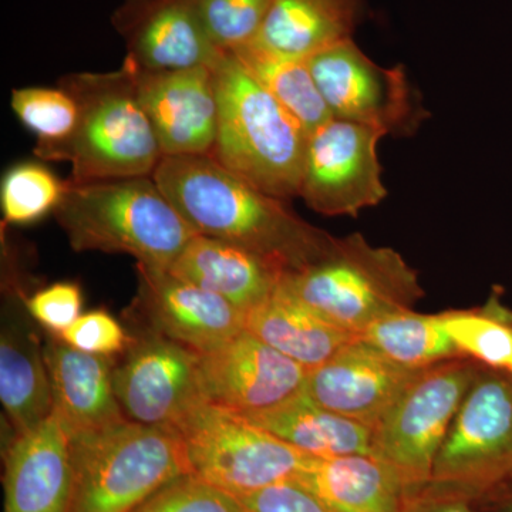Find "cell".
<instances>
[{
	"label": "cell",
	"mask_w": 512,
	"mask_h": 512,
	"mask_svg": "<svg viewBox=\"0 0 512 512\" xmlns=\"http://www.w3.org/2000/svg\"><path fill=\"white\" fill-rule=\"evenodd\" d=\"M3 483L5 512H69L70 434L55 413L10 444Z\"/></svg>",
	"instance_id": "ac0fdd59"
},
{
	"label": "cell",
	"mask_w": 512,
	"mask_h": 512,
	"mask_svg": "<svg viewBox=\"0 0 512 512\" xmlns=\"http://www.w3.org/2000/svg\"><path fill=\"white\" fill-rule=\"evenodd\" d=\"M366 0H274L252 46L274 55L308 59L352 39ZM248 46V45H247Z\"/></svg>",
	"instance_id": "603a6c76"
},
{
	"label": "cell",
	"mask_w": 512,
	"mask_h": 512,
	"mask_svg": "<svg viewBox=\"0 0 512 512\" xmlns=\"http://www.w3.org/2000/svg\"><path fill=\"white\" fill-rule=\"evenodd\" d=\"M55 218L74 251L127 254L168 269L198 232L146 177L66 180Z\"/></svg>",
	"instance_id": "7a4b0ae2"
},
{
	"label": "cell",
	"mask_w": 512,
	"mask_h": 512,
	"mask_svg": "<svg viewBox=\"0 0 512 512\" xmlns=\"http://www.w3.org/2000/svg\"><path fill=\"white\" fill-rule=\"evenodd\" d=\"M474 505L478 512H512V476Z\"/></svg>",
	"instance_id": "8d00e7d4"
},
{
	"label": "cell",
	"mask_w": 512,
	"mask_h": 512,
	"mask_svg": "<svg viewBox=\"0 0 512 512\" xmlns=\"http://www.w3.org/2000/svg\"><path fill=\"white\" fill-rule=\"evenodd\" d=\"M200 375L208 403L249 417L305 392L309 370L245 329L220 348L201 353Z\"/></svg>",
	"instance_id": "4fadbf2b"
},
{
	"label": "cell",
	"mask_w": 512,
	"mask_h": 512,
	"mask_svg": "<svg viewBox=\"0 0 512 512\" xmlns=\"http://www.w3.org/2000/svg\"><path fill=\"white\" fill-rule=\"evenodd\" d=\"M232 53L308 134L333 119L308 60L274 55L252 45L239 47Z\"/></svg>",
	"instance_id": "484cf974"
},
{
	"label": "cell",
	"mask_w": 512,
	"mask_h": 512,
	"mask_svg": "<svg viewBox=\"0 0 512 512\" xmlns=\"http://www.w3.org/2000/svg\"><path fill=\"white\" fill-rule=\"evenodd\" d=\"M133 512H248L235 495L185 474L165 484Z\"/></svg>",
	"instance_id": "1f68e13d"
},
{
	"label": "cell",
	"mask_w": 512,
	"mask_h": 512,
	"mask_svg": "<svg viewBox=\"0 0 512 512\" xmlns=\"http://www.w3.org/2000/svg\"><path fill=\"white\" fill-rule=\"evenodd\" d=\"M59 86L76 100V128L63 143L33 150L37 158L66 161L74 181L153 175L164 154L126 63L114 72L69 74Z\"/></svg>",
	"instance_id": "277c9868"
},
{
	"label": "cell",
	"mask_w": 512,
	"mask_h": 512,
	"mask_svg": "<svg viewBox=\"0 0 512 512\" xmlns=\"http://www.w3.org/2000/svg\"><path fill=\"white\" fill-rule=\"evenodd\" d=\"M296 484L332 512H407L410 490L396 468L370 454L309 458Z\"/></svg>",
	"instance_id": "44dd1931"
},
{
	"label": "cell",
	"mask_w": 512,
	"mask_h": 512,
	"mask_svg": "<svg viewBox=\"0 0 512 512\" xmlns=\"http://www.w3.org/2000/svg\"><path fill=\"white\" fill-rule=\"evenodd\" d=\"M136 308L151 328L197 353L220 348L245 330L247 313L170 269L137 264Z\"/></svg>",
	"instance_id": "9a60e30c"
},
{
	"label": "cell",
	"mask_w": 512,
	"mask_h": 512,
	"mask_svg": "<svg viewBox=\"0 0 512 512\" xmlns=\"http://www.w3.org/2000/svg\"><path fill=\"white\" fill-rule=\"evenodd\" d=\"M168 269L245 313L266 301L288 274L268 256L201 234L191 239Z\"/></svg>",
	"instance_id": "ffe728a7"
},
{
	"label": "cell",
	"mask_w": 512,
	"mask_h": 512,
	"mask_svg": "<svg viewBox=\"0 0 512 512\" xmlns=\"http://www.w3.org/2000/svg\"><path fill=\"white\" fill-rule=\"evenodd\" d=\"M386 134L375 127L330 119L309 133L299 198L326 217H356L387 197L377 156Z\"/></svg>",
	"instance_id": "8fae6325"
},
{
	"label": "cell",
	"mask_w": 512,
	"mask_h": 512,
	"mask_svg": "<svg viewBox=\"0 0 512 512\" xmlns=\"http://www.w3.org/2000/svg\"><path fill=\"white\" fill-rule=\"evenodd\" d=\"M511 476L512 377L483 366L451 423L429 483L413 494L476 503Z\"/></svg>",
	"instance_id": "52a82bcc"
},
{
	"label": "cell",
	"mask_w": 512,
	"mask_h": 512,
	"mask_svg": "<svg viewBox=\"0 0 512 512\" xmlns=\"http://www.w3.org/2000/svg\"><path fill=\"white\" fill-rule=\"evenodd\" d=\"M188 470L241 498L295 480L309 458L238 413L202 403L177 427Z\"/></svg>",
	"instance_id": "ba28073f"
},
{
	"label": "cell",
	"mask_w": 512,
	"mask_h": 512,
	"mask_svg": "<svg viewBox=\"0 0 512 512\" xmlns=\"http://www.w3.org/2000/svg\"><path fill=\"white\" fill-rule=\"evenodd\" d=\"M154 181L192 228L268 256L295 272L322 258L336 237L232 173L211 156H164Z\"/></svg>",
	"instance_id": "6da1fadb"
},
{
	"label": "cell",
	"mask_w": 512,
	"mask_h": 512,
	"mask_svg": "<svg viewBox=\"0 0 512 512\" xmlns=\"http://www.w3.org/2000/svg\"><path fill=\"white\" fill-rule=\"evenodd\" d=\"M45 362L53 393V413L70 437L128 420L114 392L109 357L70 348L62 339L47 340Z\"/></svg>",
	"instance_id": "d6986e66"
},
{
	"label": "cell",
	"mask_w": 512,
	"mask_h": 512,
	"mask_svg": "<svg viewBox=\"0 0 512 512\" xmlns=\"http://www.w3.org/2000/svg\"><path fill=\"white\" fill-rule=\"evenodd\" d=\"M505 372H507L508 375H510L512 377V357H511L510 363H508L507 369H505Z\"/></svg>",
	"instance_id": "74e56055"
},
{
	"label": "cell",
	"mask_w": 512,
	"mask_h": 512,
	"mask_svg": "<svg viewBox=\"0 0 512 512\" xmlns=\"http://www.w3.org/2000/svg\"><path fill=\"white\" fill-rule=\"evenodd\" d=\"M0 399L16 434L36 429L53 413V393L39 338L15 313L3 320Z\"/></svg>",
	"instance_id": "cb8c5ba5"
},
{
	"label": "cell",
	"mask_w": 512,
	"mask_h": 512,
	"mask_svg": "<svg viewBox=\"0 0 512 512\" xmlns=\"http://www.w3.org/2000/svg\"><path fill=\"white\" fill-rule=\"evenodd\" d=\"M13 113L37 143L33 150L57 146L72 136L79 109L72 94L63 87H25L15 89L10 99Z\"/></svg>",
	"instance_id": "f546056e"
},
{
	"label": "cell",
	"mask_w": 512,
	"mask_h": 512,
	"mask_svg": "<svg viewBox=\"0 0 512 512\" xmlns=\"http://www.w3.org/2000/svg\"><path fill=\"white\" fill-rule=\"evenodd\" d=\"M468 357L420 370L375 433V456L396 468L410 494L429 483L454 417L480 373Z\"/></svg>",
	"instance_id": "9c48e42d"
},
{
	"label": "cell",
	"mask_w": 512,
	"mask_h": 512,
	"mask_svg": "<svg viewBox=\"0 0 512 512\" xmlns=\"http://www.w3.org/2000/svg\"><path fill=\"white\" fill-rule=\"evenodd\" d=\"M57 338L80 352L106 357L126 352L133 340L119 320L103 309L84 313Z\"/></svg>",
	"instance_id": "d6a6232c"
},
{
	"label": "cell",
	"mask_w": 512,
	"mask_h": 512,
	"mask_svg": "<svg viewBox=\"0 0 512 512\" xmlns=\"http://www.w3.org/2000/svg\"><path fill=\"white\" fill-rule=\"evenodd\" d=\"M284 284L356 336L379 319L410 311L424 295L419 274L399 252L375 247L362 234L336 238L318 261L286 274Z\"/></svg>",
	"instance_id": "8992f818"
},
{
	"label": "cell",
	"mask_w": 512,
	"mask_h": 512,
	"mask_svg": "<svg viewBox=\"0 0 512 512\" xmlns=\"http://www.w3.org/2000/svg\"><path fill=\"white\" fill-rule=\"evenodd\" d=\"M239 500L248 512H332L295 481L271 485Z\"/></svg>",
	"instance_id": "e575fe53"
},
{
	"label": "cell",
	"mask_w": 512,
	"mask_h": 512,
	"mask_svg": "<svg viewBox=\"0 0 512 512\" xmlns=\"http://www.w3.org/2000/svg\"><path fill=\"white\" fill-rule=\"evenodd\" d=\"M113 369L114 392L127 419L174 430L202 403L200 353L156 330L131 340Z\"/></svg>",
	"instance_id": "7c38bea8"
},
{
	"label": "cell",
	"mask_w": 512,
	"mask_h": 512,
	"mask_svg": "<svg viewBox=\"0 0 512 512\" xmlns=\"http://www.w3.org/2000/svg\"><path fill=\"white\" fill-rule=\"evenodd\" d=\"M244 419L308 457L375 456V433L370 427L319 406L306 390L278 409Z\"/></svg>",
	"instance_id": "d4e9b609"
},
{
	"label": "cell",
	"mask_w": 512,
	"mask_h": 512,
	"mask_svg": "<svg viewBox=\"0 0 512 512\" xmlns=\"http://www.w3.org/2000/svg\"><path fill=\"white\" fill-rule=\"evenodd\" d=\"M205 32L220 52L251 45L274 0H191Z\"/></svg>",
	"instance_id": "4dcf8cb0"
},
{
	"label": "cell",
	"mask_w": 512,
	"mask_h": 512,
	"mask_svg": "<svg viewBox=\"0 0 512 512\" xmlns=\"http://www.w3.org/2000/svg\"><path fill=\"white\" fill-rule=\"evenodd\" d=\"M25 306L37 323L60 336L82 316V288L74 282H57L33 293Z\"/></svg>",
	"instance_id": "836d02e7"
},
{
	"label": "cell",
	"mask_w": 512,
	"mask_h": 512,
	"mask_svg": "<svg viewBox=\"0 0 512 512\" xmlns=\"http://www.w3.org/2000/svg\"><path fill=\"white\" fill-rule=\"evenodd\" d=\"M419 372L356 338L309 370L306 393L330 412L375 430Z\"/></svg>",
	"instance_id": "2e32d148"
},
{
	"label": "cell",
	"mask_w": 512,
	"mask_h": 512,
	"mask_svg": "<svg viewBox=\"0 0 512 512\" xmlns=\"http://www.w3.org/2000/svg\"><path fill=\"white\" fill-rule=\"evenodd\" d=\"M306 60L333 119L379 128L386 136L409 137L429 117L402 64L380 66L353 37Z\"/></svg>",
	"instance_id": "30bf717a"
},
{
	"label": "cell",
	"mask_w": 512,
	"mask_h": 512,
	"mask_svg": "<svg viewBox=\"0 0 512 512\" xmlns=\"http://www.w3.org/2000/svg\"><path fill=\"white\" fill-rule=\"evenodd\" d=\"M440 315L461 355L491 369H507L512 357V312L497 298L480 311Z\"/></svg>",
	"instance_id": "83f0119b"
},
{
	"label": "cell",
	"mask_w": 512,
	"mask_h": 512,
	"mask_svg": "<svg viewBox=\"0 0 512 512\" xmlns=\"http://www.w3.org/2000/svg\"><path fill=\"white\" fill-rule=\"evenodd\" d=\"M66 191V181L46 165L20 163L2 180L0 204L6 224L29 225L55 214Z\"/></svg>",
	"instance_id": "f1b7e54d"
},
{
	"label": "cell",
	"mask_w": 512,
	"mask_h": 512,
	"mask_svg": "<svg viewBox=\"0 0 512 512\" xmlns=\"http://www.w3.org/2000/svg\"><path fill=\"white\" fill-rule=\"evenodd\" d=\"M69 512H133L165 484L190 474L174 430L126 420L70 437Z\"/></svg>",
	"instance_id": "5b68a950"
},
{
	"label": "cell",
	"mask_w": 512,
	"mask_h": 512,
	"mask_svg": "<svg viewBox=\"0 0 512 512\" xmlns=\"http://www.w3.org/2000/svg\"><path fill=\"white\" fill-rule=\"evenodd\" d=\"M407 512H478L473 501L458 497L439 495H410Z\"/></svg>",
	"instance_id": "d590c367"
},
{
	"label": "cell",
	"mask_w": 512,
	"mask_h": 512,
	"mask_svg": "<svg viewBox=\"0 0 512 512\" xmlns=\"http://www.w3.org/2000/svg\"><path fill=\"white\" fill-rule=\"evenodd\" d=\"M123 63L164 156H210L218 130L214 64L154 72Z\"/></svg>",
	"instance_id": "5bb4252c"
},
{
	"label": "cell",
	"mask_w": 512,
	"mask_h": 512,
	"mask_svg": "<svg viewBox=\"0 0 512 512\" xmlns=\"http://www.w3.org/2000/svg\"><path fill=\"white\" fill-rule=\"evenodd\" d=\"M359 338L412 370L464 357L444 328L441 315H423L413 309L377 320Z\"/></svg>",
	"instance_id": "4316f807"
},
{
	"label": "cell",
	"mask_w": 512,
	"mask_h": 512,
	"mask_svg": "<svg viewBox=\"0 0 512 512\" xmlns=\"http://www.w3.org/2000/svg\"><path fill=\"white\" fill-rule=\"evenodd\" d=\"M245 329L308 370L359 338L303 302L284 281L266 301L247 313Z\"/></svg>",
	"instance_id": "7402d4cb"
},
{
	"label": "cell",
	"mask_w": 512,
	"mask_h": 512,
	"mask_svg": "<svg viewBox=\"0 0 512 512\" xmlns=\"http://www.w3.org/2000/svg\"><path fill=\"white\" fill-rule=\"evenodd\" d=\"M214 73L218 130L210 156L276 198L298 197L308 131L235 53L222 52Z\"/></svg>",
	"instance_id": "3957f363"
},
{
	"label": "cell",
	"mask_w": 512,
	"mask_h": 512,
	"mask_svg": "<svg viewBox=\"0 0 512 512\" xmlns=\"http://www.w3.org/2000/svg\"><path fill=\"white\" fill-rule=\"evenodd\" d=\"M111 25L140 69L184 70L212 66L221 56L191 0H123Z\"/></svg>",
	"instance_id": "e0dca14e"
}]
</instances>
